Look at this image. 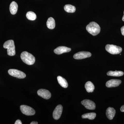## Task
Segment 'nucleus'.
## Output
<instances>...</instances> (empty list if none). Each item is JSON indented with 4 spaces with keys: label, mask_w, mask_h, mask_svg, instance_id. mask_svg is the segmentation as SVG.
I'll list each match as a JSON object with an SVG mask.
<instances>
[{
    "label": "nucleus",
    "mask_w": 124,
    "mask_h": 124,
    "mask_svg": "<svg viewBox=\"0 0 124 124\" xmlns=\"http://www.w3.org/2000/svg\"><path fill=\"white\" fill-rule=\"evenodd\" d=\"M21 59L24 63L28 65H31L35 63V58L31 54L27 51H23L20 55Z\"/></svg>",
    "instance_id": "obj_1"
},
{
    "label": "nucleus",
    "mask_w": 124,
    "mask_h": 124,
    "mask_svg": "<svg viewBox=\"0 0 124 124\" xmlns=\"http://www.w3.org/2000/svg\"><path fill=\"white\" fill-rule=\"evenodd\" d=\"M86 31L89 33L95 36L98 35L100 32L101 28L99 25L94 22H91L86 27Z\"/></svg>",
    "instance_id": "obj_2"
},
{
    "label": "nucleus",
    "mask_w": 124,
    "mask_h": 124,
    "mask_svg": "<svg viewBox=\"0 0 124 124\" xmlns=\"http://www.w3.org/2000/svg\"><path fill=\"white\" fill-rule=\"evenodd\" d=\"M5 49H7V54L10 56H14L16 54L15 47L14 42L13 40H10L6 41L3 45Z\"/></svg>",
    "instance_id": "obj_3"
},
{
    "label": "nucleus",
    "mask_w": 124,
    "mask_h": 124,
    "mask_svg": "<svg viewBox=\"0 0 124 124\" xmlns=\"http://www.w3.org/2000/svg\"><path fill=\"white\" fill-rule=\"evenodd\" d=\"M107 51L113 54H119L122 52V48L119 46L113 45H107L105 47Z\"/></svg>",
    "instance_id": "obj_4"
},
{
    "label": "nucleus",
    "mask_w": 124,
    "mask_h": 124,
    "mask_svg": "<svg viewBox=\"0 0 124 124\" xmlns=\"http://www.w3.org/2000/svg\"><path fill=\"white\" fill-rule=\"evenodd\" d=\"M8 73L10 76L19 79H23L26 77V74L24 72L17 69H9L8 71Z\"/></svg>",
    "instance_id": "obj_5"
},
{
    "label": "nucleus",
    "mask_w": 124,
    "mask_h": 124,
    "mask_svg": "<svg viewBox=\"0 0 124 124\" xmlns=\"http://www.w3.org/2000/svg\"><path fill=\"white\" fill-rule=\"evenodd\" d=\"M20 109L22 113L26 115H34L35 113V111L33 108L26 105H21Z\"/></svg>",
    "instance_id": "obj_6"
},
{
    "label": "nucleus",
    "mask_w": 124,
    "mask_h": 124,
    "mask_svg": "<svg viewBox=\"0 0 124 124\" xmlns=\"http://www.w3.org/2000/svg\"><path fill=\"white\" fill-rule=\"evenodd\" d=\"M91 54L87 51H80L75 54L73 55V58L76 59H82L91 57Z\"/></svg>",
    "instance_id": "obj_7"
},
{
    "label": "nucleus",
    "mask_w": 124,
    "mask_h": 124,
    "mask_svg": "<svg viewBox=\"0 0 124 124\" xmlns=\"http://www.w3.org/2000/svg\"><path fill=\"white\" fill-rule=\"evenodd\" d=\"M81 103L87 109L91 110H93L95 109V103L91 100L85 99L82 101Z\"/></svg>",
    "instance_id": "obj_8"
},
{
    "label": "nucleus",
    "mask_w": 124,
    "mask_h": 124,
    "mask_svg": "<svg viewBox=\"0 0 124 124\" xmlns=\"http://www.w3.org/2000/svg\"><path fill=\"white\" fill-rule=\"evenodd\" d=\"M62 110L63 107L62 105H59L56 107L53 113V116L54 119L57 120L60 118Z\"/></svg>",
    "instance_id": "obj_9"
},
{
    "label": "nucleus",
    "mask_w": 124,
    "mask_h": 124,
    "mask_svg": "<svg viewBox=\"0 0 124 124\" xmlns=\"http://www.w3.org/2000/svg\"><path fill=\"white\" fill-rule=\"evenodd\" d=\"M38 95L45 99H48L51 97L49 91L44 89H40L37 91Z\"/></svg>",
    "instance_id": "obj_10"
},
{
    "label": "nucleus",
    "mask_w": 124,
    "mask_h": 124,
    "mask_svg": "<svg viewBox=\"0 0 124 124\" xmlns=\"http://www.w3.org/2000/svg\"><path fill=\"white\" fill-rule=\"evenodd\" d=\"M71 51V49L65 46H60L56 48L54 50L55 54H62L64 53H68Z\"/></svg>",
    "instance_id": "obj_11"
},
{
    "label": "nucleus",
    "mask_w": 124,
    "mask_h": 124,
    "mask_svg": "<svg viewBox=\"0 0 124 124\" xmlns=\"http://www.w3.org/2000/svg\"><path fill=\"white\" fill-rule=\"evenodd\" d=\"M121 83V81L120 80L111 79L107 81L106 86L108 88L117 87Z\"/></svg>",
    "instance_id": "obj_12"
},
{
    "label": "nucleus",
    "mask_w": 124,
    "mask_h": 124,
    "mask_svg": "<svg viewBox=\"0 0 124 124\" xmlns=\"http://www.w3.org/2000/svg\"><path fill=\"white\" fill-rule=\"evenodd\" d=\"M116 113V110L113 108L110 107L107 109L106 114L107 117L109 120L113 119Z\"/></svg>",
    "instance_id": "obj_13"
},
{
    "label": "nucleus",
    "mask_w": 124,
    "mask_h": 124,
    "mask_svg": "<svg viewBox=\"0 0 124 124\" xmlns=\"http://www.w3.org/2000/svg\"><path fill=\"white\" fill-rule=\"evenodd\" d=\"M18 5L15 1H13L10 5L9 10L10 13L12 15H15L17 11Z\"/></svg>",
    "instance_id": "obj_14"
},
{
    "label": "nucleus",
    "mask_w": 124,
    "mask_h": 124,
    "mask_svg": "<svg viewBox=\"0 0 124 124\" xmlns=\"http://www.w3.org/2000/svg\"><path fill=\"white\" fill-rule=\"evenodd\" d=\"M57 80L59 84L62 87L64 88H67L68 83L64 78L60 76H58L57 77Z\"/></svg>",
    "instance_id": "obj_15"
},
{
    "label": "nucleus",
    "mask_w": 124,
    "mask_h": 124,
    "mask_svg": "<svg viewBox=\"0 0 124 124\" xmlns=\"http://www.w3.org/2000/svg\"><path fill=\"white\" fill-rule=\"evenodd\" d=\"M46 26L49 29H53L55 27V20L53 18L49 17L46 22Z\"/></svg>",
    "instance_id": "obj_16"
},
{
    "label": "nucleus",
    "mask_w": 124,
    "mask_h": 124,
    "mask_svg": "<svg viewBox=\"0 0 124 124\" xmlns=\"http://www.w3.org/2000/svg\"><path fill=\"white\" fill-rule=\"evenodd\" d=\"M85 88L88 93H92L94 89V86L91 81H88L85 85Z\"/></svg>",
    "instance_id": "obj_17"
},
{
    "label": "nucleus",
    "mask_w": 124,
    "mask_h": 124,
    "mask_svg": "<svg viewBox=\"0 0 124 124\" xmlns=\"http://www.w3.org/2000/svg\"><path fill=\"white\" fill-rule=\"evenodd\" d=\"M124 75V73L122 71H109L107 73V75L108 76L113 77H120Z\"/></svg>",
    "instance_id": "obj_18"
},
{
    "label": "nucleus",
    "mask_w": 124,
    "mask_h": 124,
    "mask_svg": "<svg viewBox=\"0 0 124 124\" xmlns=\"http://www.w3.org/2000/svg\"><path fill=\"white\" fill-rule=\"evenodd\" d=\"M64 10L66 12L69 13H73L75 12L76 7L72 5L68 4L64 6Z\"/></svg>",
    "instance_id": "obj_19"
},
{
    "label": "nucleus",
    "mask_w": 124,
    "mask_h": 124,
    "mask_svg": "<svg viewBox=\"0 0 124 124\" xmlns=\"http://www.w3.org/2000/svg\"><path fill=\"white\" fill-rule=\"evenodd\" d=\"M96 114L95 113L92 112L84 114L82 116L83 119H88L90 120H93L96 117Z\"/></svg>",
    "instance_id": "obj_20"
},
{
    "label": "nucleus",
    "mask_w": 124,
    "mask_h": 124,
    "mask_svg": "<svg viewBox=\"0 0 124 124\" xmlns=\"http://www.w3.org/2000/svg\"><path fill=\"white\" fill-rule=\"evenodd\" d=\"M27 18L30 20H34L36 19V15L34 12L29 11L28 12L26 15Z\"/></svg>",
    "instance_id": "obj_21"
},
{
    "label": "nucleus",
    "mask_w": 124,
    "mask_h": 124,
    "mask_svg": "<svg viewBox=\"0 0 124 124\" xmlns=\"http://www.w3.org/2000/svg\"><path fill=\"white\" fill-rule=\"evenodd\" d=\"M15 124H22V123L21 122V121L19 120H17L16 121L15 123Z\"/></svg>",
    "instance_id": "obj_22"
},
{
    "label": "nucleus",
    "mask_w": 124,
    "mask_h": 124,
    "mask_svg": "<svg viewBox=\"0 0 124 124\" xmlns=\"http://www.w3.org/2000/svg\"><path fill=\"white\" fill-rule=\"evenodd\" d=\"M121 32L122 35L124 36V26L121 27Z\"/></svg>",
    "instance_id": "obj_23"
},
{
    "label": "nucleus",
    "mask_w": 124,
    "mask_h": 124,
    "mask_svg": "<svg viewBox=\"0 0 124 124\" xmlns=\"http://www.w3.org/2000/svg\"><path fill=\"white\" fill-rule=\"evenodd\" d=\"M120 110L122 112H124V105L122 106L120 108Z\"/></svg>",
    "instance_id": "obj_24"
},
{
    "label": "nucleus",
    "mask_w": 124,
    "mask_h": 124,
    "mask_svg": "<svg viewBox=\"0 0 124 124\" xmlns=\"http://www.w3.org/2000/svg\"><path fill=\"white\" fill-rule=\"evenodd\" d=\"M38 124V122H36V121H33L31 123V124Z\"/></svg>",
    "instance_id": "obj_25"
},
{
    "label": "nucleus",
    "mask_w": 124,
    "mask_h": 124,
    "mask_svg": "<svg viewBox=\"0 0 124 124\" xmlns=\"http://www.w3.org/2000/svg\"><path fill=\"white\" fill-rule=\"evenodd\" d=\"M122 20L124 22V16H123V17H122Z\"/></svg>",
    "instance_id": "obj_26"
}]
</instances>
